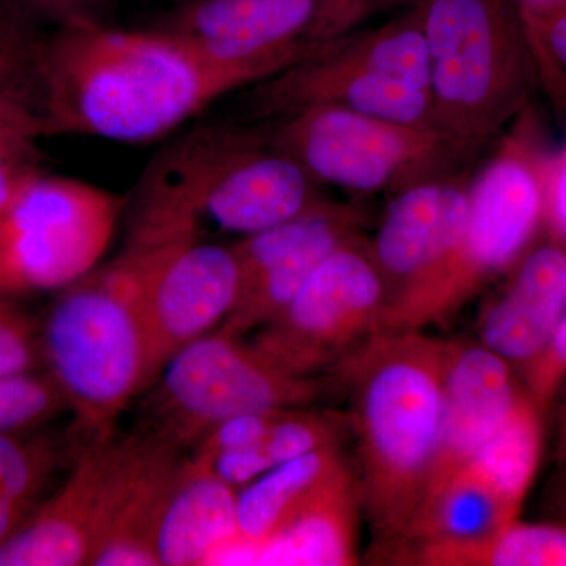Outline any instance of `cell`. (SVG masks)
I'll return each instance as SVG.
<instances>
[{"label": "cell", "instance_id": "4fadbf2b", "mask_svg": "<svg viewBox=\"0 0 566 566\" xmlns=\"http://www.w3.org/2000/svg\"><path fill=\"white\" fill-rule=\"evenodd\" d=\"M240 292L233 244L203 243L200 233H188L164 245L142 296L145 390L175 354L229 318Z\"/></svg>", "mask_w": 566, "mask_h": 566}, {"label": "cell", "instance_id": "f546056e", "mask_svg": "<svg viewBox=\"0 0 566 566\" xmlns=\"http://www.w3.org/2000/svg\"><path fill=\"white\" fill-rule=\"evenodd\" d=\"M523 22L536 80L566 112V3Z\"/></svg>", "mask_w": 566, "mask_h": 566}, {"label": "cell", "instance_id": "f1b7e54d", "mask_svg": "<svg viewBox=\"0 0 566 566\" xmlns=\"http://www.w3.org/2000/svg\"><path fill=\"white\" fill-rule=\"evenodd\" d=\"M348 419L307 408L285 409L262 444L273 468L324 447L340 446Z\"/></svg>", "mask_w": 566, "mask_h": 566}, {"label": "cell", "instance_id": "5bb4252c", "mask_svg": "<svg viewBox=\"0 0 566 566\" xmlns=\"http://www.w3.org/2000/svg\"><path fill=\"white\" fill-rule=\"evenodd\" d=\"M363 205L326 199L296 218L233 243L241 292L222 333L243 337L281 314L316 268L342 245L364 237Z\"/></svg>", "mask_w": 566, "mask_h": 566}, {"label": "cell", "instance_id": "7a4b0ae2", "mask_svg": "<svg viewBox=\"0 0 566 566\" xmlns=\"http://www.w3.org/2000/svg\"><path fill=\"white\" fill-rule=\"evenodd\" d=\"M447 340L376 333L333 367L349 400L370 556L389 564L408 542L430 485L444 419Z\"/></svg>", "mask_w": 566, "mask_h": 566}, {"label": "cell", "instance_id": "d4e9b609", "mask_svg": "<svg viewBox=\"0 0 566 566\" xmlns=\"http://www.w3.org/2000/svg\"><path fill=\"white\" fill-rule=\"evenodd\" d=\"M433 566H566V524L516 520L486 542L444 554Z\"/></svg>", "mask_w": 566, "mask_h": 566}, {"label": "cell", "instance_id": "52a82bcc", "mask_svg": "<svg viewBox=\"0 0 566 566\" xmlns=\"http://www.w3.org/2000/svg\"><path fill=\"white\" fill-rule=\"evenodd\" d=\"M145 172L221 232H263L329 197L260 122L202 123L167 145Z\"/></svg>", "mask_w": 566, "mask_h": 566}, {"label": "cell", "instance_id": "cb8c5ba5", "mask_svg": "<svg viewBox=\"0 0 566 566\" xmlns=\"http://www.w3.org/2000/svg\"><path fill=\"white\" fill-rule=\"evenodd\" d=\"M543 419L526 389L504 422L469 463H474L510 499L523 505L543 450Z\"/></svg>", "mask_w": 566, "mask_h": 566}, {"label": "cell", "instance_id": "d590c367", "mask_svg": "<svg viewBox=\"0 0 566 566\" xmlns=\"http://www.w3.org/2000/svg\"><path fill=\"white\" fill-rule=\"evenodd\" d=\"M521 17H536L564 6L566 0H515Z\"/></svg>", "mask_w": 566, "mask_h": 566}, {"label": "cell", "instance_id": "484cf974", "mask_svg": "<svg viewBox=\"0 0 566 566\" xmlns=\"http://www.w3.org/2000/svg\"><path fill=\"white\" fill-rule=\"evenodd\" d=\"M50 32L13 0H0V96L39 112L41 61Z\"/></svg>", "mask_w": 566, "mask_h": 566}, {"label": "cell", "instance_id": "8992f818", "mask_svg": "<svg viewBox=\"0 0 566 566\" xmlns=\"http://www.w3.org/2000/svg\"><path fill=\"white\" fill-rule=\"evenodd\" d=\"M312 106L345 107L439 132L417 7L324 41L293 65L243 91L244 120H273Z\"/></svg>", "mask_w": 566, "mask_h": 566}, {"label": "cell", "instance_id": "8fae6325", "mask_svg": "<svg viewBox=\"0 0 566 566\" xmlns=\"http://www.w3.org/2000/svg\"><path fill=\"white\" fill-rule=\"evenodd\" d=\"M390 0H177L151 28L256 82L359 28Z\"/></svg>", "mask_w": 566, "mask_h": 566}, {"label": "cell", "instance_id": "7c38bea8", "mask_svg": "<svg viewBox=\"0 0 566 566\" xmlns=\"http://www.w3.org/2000/svg\"><path fill=\"white\" fill-rule=\"evenodd\" d=\"M389 293L364 237L331 253L251 342L294 378H316L376 334Z\"/></svg>", "mask_w": 566, "mask_h": 566}, {"label": "cell", "instance_id": "5b68a950", "mask_svg": "<svg viewBox=\"0 0 566 566\" xmlns=\"http://www.w3.org/2000/svg\"><path fill=\"white\" fill-rule=\"evenodd\" d=\"M439 132L469 158L528 107L534 61L515 0H415Z\"/></svg>", "mask_w": 566, "mask_h": 566}, {"label": "cell", "instance_id": "7402d4cb", "mask_svg": "<svg viewBox=\"0 0 566 566\" xmlns=\"http://www.w3.org/2000/svg\"><path fill=\"white\" fill-rule=\"evenodd\" d=\"M349 465L340 446L277 464L238 493L240 535L259 546Z\"/></svg>", "mask_w": 566, "mask_h": 566}, {"label": "cell", "instance_id": "83f0119b", "mask_svg": "<svg viewBox=\"0 0 566 566\" xmlns=\"http://www.w3.org/2000/svg\"><path fill=\"white\" fill-rule=\"evenodd\" d=\"M63 411L69 405L50 371L0 376V434L43 427Z\"/></svg>", "mask_w": 566, "mask_h": 566}, {"label": "cell", "instance_id": "ffe728a7", "mask_svg": "<svg viewBox=\"0 0 566 566\" xmlns=\"http://www.w3.org/2000/svg\"><path fill=\"white\" fill-rule=\"evenodd\" d=\"M240 539L237 488L186 457L156 531L158 565L218 564Z\"/></svg>", "mask_w": 566, "mask_h": 566}, {"label": "cell", "instance_id": "9c48e42d", "mask_svg": "<svg viewBox=\"0 0 566 566\" xmlns=\"http://www.w3.org/2000/svg\"><path fill=\"white\" fill-rule=\"evenodd\" d=\"M326 385L322 376L283 374L251 342L216 329L175 354L145 390L139 427L188 453L230 417L308 408Z\"/></svg>", "mask_w": 566, "mask_h": 566}, {"label": "cell", "instance_id": "6da1fadb", "mask_svg": "<svg viewBox=\"0 0 566 566\" xmlns=\"http://www.w3.org/2000/svg\"><path fill=\"white\" fill-rule=\"evenodd\" d=\"M46 137L91 136L147 144L212 103L256 84L170 33L111 25L52 29L41 61Z\"/></svg>", "mask_w": 566, "mask_h": 566}, {"label": "cell", "instance_id": "1f68e13d", "mask_svg": "<svg viewBox=\"0 0 566 566\" xmlns=\"http://www.w3.org/2000/svg\"><path fill=\"white\" fill-rule=\"evenodd\" d=\"M520 375L528 397L546 415L566 381V308L545 349Z\"/></svg>", "mask_w": 566, "mask_h": 566}, {"label": "cell", "instance_id": "4316f807", "mask_svg": "<svg viewBox=\"0 0 566 566\" xmlns=\"http://www.w3.org/2000/svg\"><path fill=\"white\" fill-rule=\"evenodd\" d=\"M43 139L46 134L39 112L20 99L0 96V216L22 186L43 172Z\"/></svg>", "mask_w": 566, "mask_h": 566}, {"label": "cell", "instance_id": "44dd1931", "mask_svg": "<svg viewBox=\"0 0 566 566\" xmlns=\"http://www.w3.org/2000/svg\"><path fill=\"white\" fill-rule=\"evenodd\" d=\"M360 510L359 480L348 468L270 538L255 546L252 565L356 564Z\"/></svg>", "mask_w": 566, "mask_h": 566}, {"label": "cell", "instance_id": "d6986e66", "mask_svg": "<svg viewBox=\"0 0 566 566\" xmlns=\"http://www.w3.org/2000/svg\"><path fill=\"white\" fill-rule=\"evenodd\" d=\"M480 314L479 342L517 371L545 349L566 308V248L546 237L509 271Z\"/></svg>", "mask_w": 566, "mask_h": 566}, {"label": "cell", "instance_id": "ba28073f", "mask_svg": "<svg viewBox=\"0 0 566 566\" xmlns=\"http://www.w3.org/2000/svg\"><path fill=\"white\" fill-rule=\"evenodd\" d=\"M270 139L319 185L354 197L386 196L465 172L474 159L436 129L312 106L260 122Z\"/></svg>", "mask_w": 566, "mask_h": 566}, {"label": "cell", "instance_id": "603a6c76", "mask_svg": "<svg viewBox=\"0 0 566 566\" xmlns=\"http://www.w3.org/2000/svg\"><path fill=\"white\" fill-rule=\"evenodd\" d=\"M77 450L70 431L57 434L40 427L0 434V546L39 509L52 479Z\"/></svg>", "mask_w": 566, "mask_h": 566}, {"label": "cell", "instance_id": "9a60e30c", "mask_svg": "<svg viewBox=\"0 0 566 566\" xmlns=\"http://www.w3.org/2000/svg\"><path fill=\"white\" fill-rule=\"evenodd\" d=\"M117 434L81 444L63 485L0 546V566L91 565L106 523Z\"/></svg>", "mask_w": 566, "mask_h": 566}, {"label": "cell", "instance_id": "74e56055", "mask_svg": "<svg viewBox=\"0 0 566 566\" xmlns=\"http://www.w3.org/2000/svg\"><path fill=\"white\" fill-rule=\"evenodd\" d=\"M390 2L394 3V7L395 6L408 7V6H411V3L415 2V0H390Z\"/></svg>", "mask_w": 566, "mask_h": 566}, {"label": "cell", "instance_id": "8d00e7d4", "mask_svg": "<svg viewBox=\"0 0 566 566\" xmlns=\"http://www.w3.org/2000/svg\"><path fill=\"white\" fill-rule=\"evenodd\" d=\"M562 474L558 475L556 485H554L553 501L554 509L558 515L564 517L562 523L566 524V468H562Z\"/></svg>", "mask_w": 566, "mask_h": 566}, {"label": "cell", "instance_id": "d6a6232c", "mask_svg": "<svg viewBox=\"0 0 566 566\" xmlns=\"http://www.w3.org/2000/svg\"><path fill=\"white\" fill-rule=\"evenodd\" d=\"M41 24L55 28L66 25H111L115 20L117 0H13Z\"/></svg>", "mask_w": 566, "mask_h": 566}, {"label": "cell", "instance_id": "4dcf8cb0", "mask_svg": "<svg viewBox=\"0 0 566 566\" xmlns=\"http://www.w3.org/2000/svg\"><path fill=\"white\" fill-rule=\"evenodd\" d=\"M44 370L41 323L18 300L0 296V376Z\"/></svg>", "mask_w": 566, "mask_h": 566}, {"label": "cell", "instance_id": "3957f363", "mask_svg": "<svg viewBox=\"0 0 566 566\" xmlns=\"http://www.w3.org/2000/svg\"><path fill=\"white\" fill-rule=\"evenodd\" d=\"M170 234L128 227L112 262L62 290L41 322L44 370L73 412L71 434L91 441L117 430V419L145 390L142 296Z\"/></svg>", "mask_w": 566, "mask_h": 566}, {"label": "cell", "instance_id": "836d02e7", "mask_svg": "<svg viewBox=\"0 0 566 566\" xmlns=\"http://www.w3.org/2000/svg\"><path fill=\"white\" fill-rule=\"evenodd\" d=\"M543 230L566 248V150L551 163Z\"/></svg>", "mask_w": 566, "mask_h": 566}, {"label": "cell", "instance_id": "ac0fdd59", "mask_svg": "<svg viewBox=\"0 0 566 566\" xmlns=\"http://www.w3.org/2000/svg\"><path fill=\"white\" fill-rule=\"evenodd\" d=\"M471 172L417 182L390 197L368 241L389 301L424 273L453 244L468 214Z\"/></svg>", "mask_w": 566, "mask_h": 566}, {"label": "cell", "instance_id": "f35d334b", "mask_svg": "<svg viewBox=\"0 0 566 566\" xmlns=\"http://www.w3.org/2000/svg\"><path fill=\"white\" fill-rule=\"evenodd\" d=\"M175 2H177V0H175Z\"/></svg>", "mask_w": 566, "mask_h": 566}, {"label": "cell", "instance_id": "277c9868", "mask_svg": "<svg viewBox=\"0 0 566 566\" xmlns=\"http://www.w3.org/2000/svg\"><path fill=\"white\" fill-rule=\"evenodd\" d=\"M509 129L469 178L468 214L457 240L386 305L376 333L423 331L447 322L538 241L554 156L528 107Z\"/></svg>", "mask_w": 566, "mask_h": 566}, {"label": "cell", "instance_id": "2e32d148", "mask_svg": "<svg viewBox=\"0 0 566 566\" xmlns=\"http://www.w3.org/2000/svg\"><path fill=\"white\" fill-rule=\"evenodd\" d=\"M186 457L140 427L117 434L106 523L91 566H159L156 531Z\"/></svg>", "mask_w": 566, "mask_h": 566}, {"label": "cell", "instance_id": "e575fe53", "mask_svg": "<svg viewBox=\"0 0 566 566\" xmlns=\"http://www.w3.org/2000/svg\"><path fill=\"white\" fill-rule=\"evenodd\" d=\"M558 397H560V405H558L556 460L560 468H566V381Z\"/></svg>", "mask_w": 566, "mask_h": 566}, {"label": "cell", "instance_id": "30bf717a", "mask_svg": "<svg viewBox=\"0 0 566 566\" xmlns=\"http://www.w3.org/2000/svg\"><path fill=\"white\" fill-rule=\"evenodd\" d=\"M126 207L92 182L36 174L0 216V296L63 290L91 273Z\"/></svg>", "mask_w": 566, "mask_h": 566}, {"label": "cell", "instance_id": "e0dca14e", "mask_svg": "<svg viewBox=\"0 0 566 566\" xmlns=\"http://www.w3.org/2000/svg\"><path fill=\"white\" fill-rule=\"evenodd\" d=\"M515 370L479 340H447L444 419L424 499L464 468L510 415L524 394Z\"/></svg>", "mask_w": 566, "mask_h": 566}]
</instances>
